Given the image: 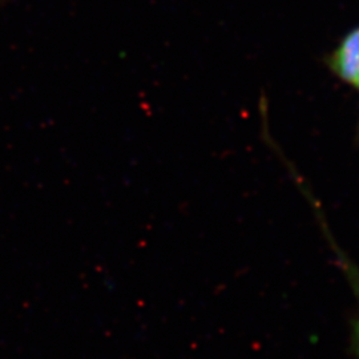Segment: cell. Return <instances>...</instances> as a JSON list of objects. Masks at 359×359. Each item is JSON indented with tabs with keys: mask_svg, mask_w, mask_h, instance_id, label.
<instances>
[{
	"mask_svg": "<svg viewBox=\"0 0 359 359\" xmlns=\"http://www.w3.org/2000/svg\"><path fill=\"white\" fill-rule=\"evenodd\" d=\"M335 76L359 88V27L348 32L329 59Z\"/></svg>",
	"mask_w": 359,
	"mask_h": 359,
	"instance_id": "cell-1",
	"label": "cell"
},
{
	"mask_svg": "<svg viewBox=\"0 0 359 359\" xmlns=\"http://www.w3.org/2000/svg\"><path fill=\"white\" fill-rule=\"evenodd\" d=\"M342 268L345 269L347 274V278L351 285V289L354 292V294L357 297V306H358V311H357V318L354 322V346H355V351L359 357V270L351 265L350 262H347L345 258H342Z\"/></svg>",
	"mask_w": 359,
	"mask_h": 359,
	"instance_id": "cell-2",
	"label": "cell"
}]
</instances>
